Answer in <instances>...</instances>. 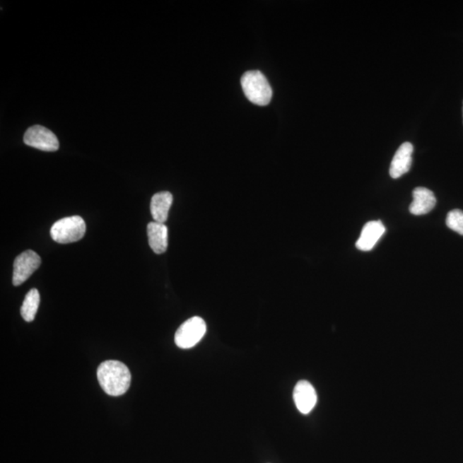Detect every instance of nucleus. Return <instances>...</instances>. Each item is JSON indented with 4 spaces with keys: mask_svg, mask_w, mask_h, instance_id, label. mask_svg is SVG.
I'll return each instance as SVG.
<instances>
[{
    "mask_svg": "<svg viewBox=\"0 0 463 463\" xmlns=\"http://www.w3.org/2000/svg\"><path fill=\"white\" fill-rule=\"evenodd\" d=\"M446 225L452 230L463 236V211L461 209H453L446 217Z\"/></svg>",
    "mask_w": 463,
    "mask_h": 463,
    "instance_id": "obj_14",
    "label": "nucleus"
},
{
    "mask_svg": "<svg viewBox=\"0 0 463 463\" xmlns=\"http://www.w3.org/2000/svg\"><path fill=\"white\" fill-rule=\"evenodd\" d=\"M98 378L100 387L112 397L122 396L130 387V370L122 362L107 361L99 365Z\"/></svg>",
    "mask_w": 463,
    "mask_h": 463,
    "instance_id": "obj_1",
    "label": "nucleus"
},
{
    "mask_svg": "<svg viewBox=\"0 0 463 463\" xmlns=\"http://www.w3.org/2000/svg\"><path fill=\"white\" fill-rule=\"evenodd\" d=\"M172 204V195L169 192H160L152 197L151 211L156 223H164L168 220L169 209Z\"/></svg>",
    "mask_w": 463,
    "mask_h": 463,
    "instance_id": "obj_12",
    "label": "nucleus"
},
{
    "mask_svg": "<svg viewBox=\"0 0 463 463\" xmlns=\"http://www.w3.org/2000/svg\"><path fill=\"white\" fill-rule=\"evenodd\" d=\"M23 141L29 146L43 151L54 152L59 148L57 136L54 132L42 126H34L28 129Z\"/></svg>",
    "mask_w": 463,
    "mask_h": 463,
    "instance_id": "obj_6",
    "label": "nucleus"
},
{
    "mask_svg": "<svg viewBox=\"0 0 463 463\" xmlns=\"http://www.w3.org/2000/svg\"><path fill=\"white\" fill-rule=\"evenodd\" d=\"M147 233L148 243L156 254H163L167 251L168 245V229L164 223L152 221L148 224Z\"/></svg>",
    "mask_w": 463,
    "mask_h": 463,
    "instance_id": "obj_11",
    "label": "nucleus"
},
{
    "mask_svg": "<svg viewBox=\"0 0 463 463\" xmlns=\"http://www.w3.org/2000/svg\"><path fill=\"white\" fill-rule=\"evenodd\" d=\"M293 400L298 410L302 414H307L316 406L317 400L316 390L307 381L298 382L293 390Z\"/></svg>",
    "mask_w": 463,
    "mask_h": 463,
    "instance_id": "obj_7",
    "label": "nucleus"
},
{
    "mask_svg": "<svg viewBox=\"0 0 463 463\" xmlns=\"http://www.w3.org/2000/svg\"><path fill=\"white\" fill-rule=\"evenodd\" d=\"M40 305V293L37 289H31L27 293L21 307V315L26 322L34 321Z\"/></svg>",
    "mask_w": 463,
    "mask_h": 463,
    "instance_id": "obj_13",
    "label": "nucleus"
},
{
    "mask_svg": "<svg viewBox=\"0 0 463 463\" xmlns=\"http://www.w3.org/2000/svg\"><path fill=\"white\" fill-rule=\"evenodd\" d=\"M206 333V324L200 317H193L184 322L177 330L175 341L179 348L187 349L194 347Z\"/></svg>",
    "mask_w": 463,
    "mask_h": 463,
    "instance_id": "obj_4",
    "label": "nucleus"
},
{
    "mask_svg": "<svg viewBox=\"0 0 463 463\" xmlns=\"http://www.w3.org/2000/svg\"><path fill=\"white\" fill-rule=\"evenodd\" d=\"M414 200L409 206V211L414 216L428 214L437 204L434 193L425 187H417L413 192Z\"/></svg>",
    "mask_w": 463,
    "mask_h": 463,
    "instance_id": "obj_10",
    "label": "nucleus"
},
{
    "mask_svg": "<svg viewBox=\"0 0 463 463\" xmlns=\"http://www.w3.org/2000/svg\"><path fill=\"white\" fill-rule=\"evenodd\" d=\"M462 112H463V108H462Z\"/></svg>",
    "mask_w": 463,
    "mask_h": 463,
    "instance_id": "obj_15",
    "label": "nucleus"
},
{
    "mask_svg": "<svg viewBox=\"0 0 463 463\" xmlns=\"http://www.w3.org/2000/svg\"><path fill=\"white\" fill-rule=\"evenodd\" d=\"M41 264V257L34 251L28 250V251L21 253V254L16 257L14 262L12 283L18 287V286L25 283L33 275L36 269H39Z\"/></svg>",
    "mask_w": 463,
    "mask_h": 463,
    "instance_id": "obj_5",
    "label": "nucleus"
},
{
    "mask_svg": "<svg viewBox=\"0 0 463 463\" xmlns=\"http://www.w3.org/2000/svg\"><path fill=\"white\" fill-rule=\"evenodd\" d=\"M86 233V221L78 216L66 217L56 221L50 231L52 239L59 244L76 242L83 239Z\"/></svg>",
    "mask_w": 463,
    "mask_h": 463,
    "instance_id": "obj_3",
    "label": "nucleus"
},
{
    "mask_svg": "<svg viewBox=\"0 0 463 463\" xmlns=\"http://www.w3.org/2000/svg\"><path fill=\"white\" fill-rule=\"evenodd\" d=\"M385 233V227L381 221H369L362 229L359 240H357V249L362 252L372 251Z\"/></svg>",
    "mask_w": 463,
    "mask_h": 463,
    "instance_id": "obj_8",
    "label": "nucleus"
},
{
    "mask_svg": "<svg viewBox=\"0 0 463 463\" xmlns=\"http://www.w3.org/2000/svg\"><path fill=\"white\" fill-rule=\"evenodd\" d=\"M413 151V145L409 142L402 143L398 148L389 168V175L393 179L400 178L410 170Z\"/></svg>",
    "mask_w": 463,
    "mask_h": 463,
    "instance_id": "obj_9",
    "label": "nucleus"
},
{
    "mask_svg": "<svg viewBox=\"0 0 463 463\" xmlns=\"http://www.w3.org/2000/svg\"><path fill=\"white\" fill-rule=\"evenodd\" d=\"M241 86L250 102L259 106H267L271 102L272 88L262 72L259 71L245 72L241 78Z\"/></svg>",
    "mask_w": 463,
    "mask_h": 463,
    "instance_id": "obj_2",
    "label": "nucleus"
}]
</instances>
